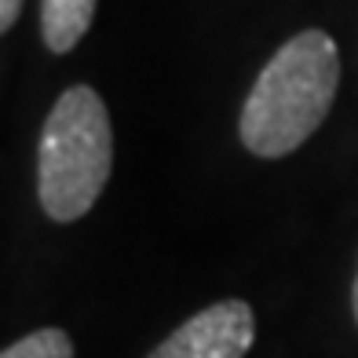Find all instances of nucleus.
I'll list each match as a JSON object with an SVG mask.
<instances>
[{"label": "nucleus", "mask_w": 358, "mask_h": 358, "mask_svg": "<svg viewBox=\"0 0 358 358\" xmlns=\"http://www.w3.org/2000/svg\"><path fill=\"white\" fill-rule=\"evenodd\" d=\"M19 11H22V0H0V29H4V34L15 26Z\"/></svg>", "instance_id": "423d86ee"}, {"label": "nucleus", "mask_w": 358, "mask_h": 358, "mask_svg": "<svg viewBox=\"0 0 358 358\" xmlns=\"http://www.w3.org/2000/svg\"><path fill=\"white\" fill-rule=\"evenodd\" d=\"M340 88V52L325 29L289 37L241 106L238 132L256 157H285L318 132Z\"/></svg>", "instance_id": "f257e3e1"}, {"label": "nucleus", "mask_w": 358, "mask_h": 358, "mask_svg": "<svg viewBox=\"0 0 358 358\" xmlns=\"http://www.w3.org/2000/svg\"><path fill=\"white\" fill-rule=\"evenodd\" d=\"M0 358H73V340L66 329L48 325V329H37V333L8 344Z\"/></svg>", "instance_id": "39448f33"}, {"label": "nucleus", "mask_w": 358, "mask_h": 358, "mask_svg": "<svg viewBox=\"0 0 358 358\" xmlns=\"http://www.w3.org/2000/svg\"><path fill=\"white\" fill-rule=\"evenodd\" d=\"M113 169V128L99 92L73 85L41 128L37 198L55 223H73L95 205Z\"/></svg>", "instance_id": "f03ea898"}, {"label": "nucleus", "mask_w": 358, "mask_h": 358, "mask_svg": "<svg viewBox=\"0 0 358 358\" xmlns=\"http://www.w3.org/2000/svg\"><path fill=\"white\" fill-rule=\"evenodd\" d=\"M95 19V0H41V37L48 52H73Z\"/></svg>", "instance_id": "20e7f679"}, {"label": "nucleus", "mask_w": 358, "mask_h": 358, "mask_svg": "<svg viewBox=\"0 0 358 358\" xmlns=\"http://www.w3.org/2000/svg\"><path fill=\"white\" fill-rule=\"evenodd\" d=\"M256 340V315L245 300H220L190 315L146 358H245Z\"/></svg>", "instance_id": "7ed1b4c3"}, {"label": "nucleus", "mask_w": 358, "mask_h": 358, "mask_svg": "<svg viewBox=\"0 0 358 358\" xmlns=\"http://www.w3.org/2000/svg\"><path fill=\"white\" fill-rule=\"evenodd\" d=\"M351 303H355V322H358V274H355V289H351Z\"/></svg>", "instance_id": "0eeeda50"}]
</instances>
